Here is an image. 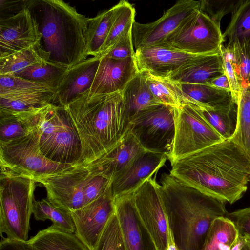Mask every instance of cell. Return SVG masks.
<instances>
[{"instance_id": "ffe728a7", "label": "cell", "mask_w": 250, "mask_h": 250, "mask_svg": "<svg viewBox=\"0 0 250 250\" xmlns=\"http://www.w3.org/2000/svg\"><path fill=\"white\" fill-rule=\"evenodd\" d=\"M101 58L92 56L67 69L54 93L53 104L65 107L72 99L89 90Z\"/></svg>"}, {"instance_id": "3957f363", "label": "cell", "mask_w": 250, "mask_h": 250, "mask_svg": "<svg viewBox=\"0 0 250 250\" xmlns=\"http://www.w3.org/2000/svg\"><path fill=\"white\" fill-rule=\"evenodd\" d=\"M64 107L80 140V164L91 163L108 153L129 131V120L121 92L91 95L88 90Z\"/></svg>"}, {"instance_id": "2e32d148", "label": "cell", "mask_w": 250, "mask_h": 250, "mask_svg": "<svg viewBox=\"0 0 250 250\" xmlns=\"http://www.w3.org/2000/svg\"><path fill=\"white\" fill-rule=\"evenodd\" d=\"M168 160L167 154L146 150L112 180L114 199L131 193L146 180L156 175Z\"/></svg>"}, {"instance_id": "ba28073f", "label": "cell", "mask_w": 250, "mask_h": 250, "mask_svg": "<svg viewBox=\"0 0 250 250\" xmlns=\"http://www.w3.org/2000/svg\"><path fill=\"white\" fill-rule=\"evenodd\" d=\"M32 127L21 137L0 143V168L35 180L77 165L58 163L45 157L40 150L38 134Z\"/></svg>"}, {"instance_id": "f1b7e54d", "label": "cell", "mask_w": 250, "mask_h": 250, "mask_svg": "<svg viewBox=\"0 0 250 250\" xmlns=\"http://www.w3.org/2000/svg\"><path fill=\"white\" fill-rule=\"evenodd\" d=\"M239 237L233 222L226 216L212 222L201 250H231Z\"/></svg>"}, {"instance_id": "d590c367", "label": "cell", "mask_w": 250, "mask_h": 250, "mask_svg": "<svg viewBox=\"0 0 250 250\" xmlns=\"http://www.w3.org/2000/svg\"><path fill=\"white\" fill-rule=\"evenodd\" d=\"M67 69L48 62L30 66L15 75L46 85L56 90Z\"/></svg>"}, {"instance_id": "b9f144b4", "label": "cell", "mask_w": 250, "mask_h": 250, "mask_svg": "<svg viewBox=\"0 0 250 250\" xmlns=\"http://www.w3.org/2000/svg\"><path fill=\"white\" fill-rule=\"evenodd\" d=\"M219 51L223 61L225 73L229 82L231 97L232 100L237 104L242 88L234 67L232 53L227 46L223 45L221 46Z\"/></svg>"}, {"instance_id": "e575fe53", "label": "cell", "mask_w": 250, "mask_h": 250, "mask_svg": "<svg viewBox=\"0 0 250 250\" xmlns=\"http://www.w3.org/2000/svg\"><path fill=\"white\" fill-rule=\"evenodd\" d=\"M227 44L234 42L250 44V0H244L232 14L231 21L223 34Z\"/></svg>"}, {"instance_id": "7bdbcfd3", "label": "cell", "mask_w": 250, "mask_h": 250, "mask_svg": "<svg viewBox=\"0 0 250 250\" xmlns=\"http://www.w3.org/2000/svg\"><path fill=\"white\" fill-rule=\"evenodd\" d=\"M135 52L131 31L120 40L104 56L114 59H124L134 57Z\"/></svg>"}, {"instance_id": "5b68a950", "label": "cell", "mask_w": 250, "mask_h": 250, "mask_svg": "<svg viewBox=\"0 0 250 250\" xmlns=\"http://www.w3.org/2000/svg\"><path fill=\"white\" fill-rule=\"evenodd\" d=\"M45 188L47 199L55 206L71 212L103 194L110 178L95 161L75 165L35 180Z\"/></svg>"}, {"instance_id": "c3c4849f", "label": "cell", "mask_w": 250, "mask_h": 250, "mask_svg": "<svg viewBox=\"0 0 250 250\" xmlns=\"http://www.w3.org/2000/svg\"><path fill=\"white\" fill-rule=\"evenodd\" d=\"M245 243L240 250H250V238L245 237Z\"/></svg>"}, {"instance_id": "836d02e7", "label": "cell", "mask_w": 250, "mask_h": 250, "mask_svg": "<svg viewBox=\"0 0 250 250\" xmlns=\"http://www.w3.org/2000/svg\"><path fill=\"white\" fill-rule=\"evenodd\" d=\"M237 125L231 139L245 151L250 158V77L247 87L242 89L237 101Z\"/></svg>"}, {"instance_id": "9c48e42d", "label": "cell", "mask_w": 250, "mask_h": 250, "mask_svg": "<svg viewBox=\"0 0 250 250\" xmlns=\"http://www.w3.org/2000/svg\"><path fill=\"white\" fill-rule=\"evenodd\" d=\"M224 140L197 105L188 103L175 107V135L168 156L171 164Z\"/></svg>"}, {"instance_id": "d6986e66", "label": "cell", "mask_w": 250, "mask_h": 250, "mask_svg": "<svg viewBox=\"0 0 250 250\" xmlns=\"http://www.w3.org/2000/svg\"><path fill=\"white\" fill-rule=\"evenodd\" d=\"M196 56L165 47L149 46L135 50L134 58L139 72L168 78Z\"/></svg>"}, {"instance_id": "9a60e30c", "label": "cell", "mask_w": 250, "mask_h": 250, "mask_svg": "<svg viewBox=\"0 0 250 250\" xmlns=\"http://www.w3.org/2000/svg\"><path fill=\"white\" fill-rule=\"evenodd\" d=\"M41 38L38 23L27 6L0 18V59L38 44Z\"/></svg>"}, {"instance_id": "bcb514c9", "label": "cell", "mask_w": 250, "mask_h": 250, "mask_svg": "<svg viewBox=\"0 0 250 250\" xmlns=\"http://www.w3.org/2000/svg\"><path fill=\"white\" fill-rule=\"evenodd\" d=\"M208 85L218 89L230 92V86L228 78L225 73L215 78Z\"/></svg>"}, {"instance_id": "83f0119b", "label": "cell", "mask_w": 250, "mask_h": 250, "mask_svg": "<svg viewBox=\"0 0 250 250\" xmlns=\"http://www.w3.org/2000/svg\"><path fill=\"white\" fill-rule=\"evenodd\" d=\"M115 18L108 35L103 44L100 57L104 56L122 38L132 31L135 9L127 1L122 0L115 5Z\"/></svg>"}, {"instance_id": "d4e9b609", "label": "cell", "mask_w": 250, "mask_h": 250, "mask_svg": "<svg viewBox=\"0 0 250 250\" xmlns=\"http://www.w3.org/2000/svg\"><path fill=\"white\" fill-rule=\"evenodd\" d=\"M197 106L224 140L233 137L237 125V105L232 98L213 106Z\"/></svg>"}, {"instance_id": "f546056e", "label": "cell", "mask_w": 250, "mask_h": 250, "mask_svg": "<svg viewBox=\"0 0 250 250\" xmlns=\"http://www.w3.org/2000/svg\"><path fill=\"white\" fill-rule=\"evenodd\" d=\"M141 72L150 91L162 104L179 108L186 103L178 83L168 78L156 76L145 71Z\"/></svg>"}, {"instance_id": "484cf974", "label": "cell", "mask_w": 250, "mask_h": 250, "mask_svg": "<svg viewBox=\"0 0 250 250\" xmlns=\"http://www.w3.org/2000/svg\"><path fill=\"white\" fill-rule=\"evenodd\" d=\"M29 241L34 250H90L75 233L64 232L52 225Z\"/></svg>"}, {"instance_id": "1f68e13d", "label": "cell", "mask_w": 250, "mask_h": 250, "mask_svg": "<svg viewBox=\"0 0 250 250\" xmlns=\"http://www.w3.org/2000/svg\"><path fill=\"white\" fill-rule=\"evenodd\" d=\"M186 102L196 105L213 106L231 98L229 91L206 84L180 83Z\"/></svg>"}, {"instance_id": "ab89813d", "label": "cell", "mask_w": 250, "mask_h": 250, "mask_svg": "<svg viewBox=\"0 0 250 250\" xmlns=\"http://www.w3.org/2000/svg\"><path fill=\"white\" fill-rule=\"evenodd\" d=\"M244 0H200V10L220 26L222 18L234 13Z\"/></svg>"}, {"instance_id": "ac0fdd59", "label": "cell", "mask_w": 250, "mask_h": 250, "mask_svg": "<svg viewBox=\"0 0 250 250\" xmlns=\"http://www.w3.org/2000/svg\"><path fill=\"white\" fill-rule=\"evenodd\" d=\"M114 199L115 213L126 250H157L137 212L131 193Z\"/></svg>"}, {"instance_id": "6da1fadb", "label": "cell", "mask_w": 250, "mask_h": 250, "mask_svg": "<svg viewBox=\"0 0 250 250\" xmlns=\"http://www.w3.org/2000/svg\"><path fill=\"white\" fill-rule=\"evenodd\" d=\"M170 173L202 192L233 204L250 181V158L231 139L224 140L171 164Z\"/></svg>"}, {"instance_id": "7dc6e473", "label": "cell", "mask_w": 250, "mask_h": 250, "mask_svg": "<svg viewBox=\"0 0 250 250\" xmlns=\"http://www.w3.org/2000/svg\"><path fill=\"white\" fill-rule=\"evenodd\" d=\"M245 238L239 236L238 240L232 247L231 250H240L245 243Z\"/></svg>"}, {"instance_id": "f35d334b", "label": "cell", "mask_w": 250, "mask_h": 250, "mask_svg": "<svg viewBox=\"0 0 250 250\" xmlns=\"http://www.w3.org/2000/svg\"><path fill=\"white\" fill-rule=\"evenodd\" d=\"M55 90L46 85L13 75H0V96L42 90Z\"/></svg>"}, {"instance_id": "7a4b0ae2", "label": "cell", "mask_w": 250, "mask_h": 250, "mask_svg": "<svg viewBox=\"0 0 250 250\" xmlns=\"http://www.w3.org/2000/svg\"><path fill=\"white\" fill-rule=\"evenodd\" d=\"M160 192L175 250H201L215 219L226 216L225 202L169 173L160 180Z\"/></svg>"}, {"instance_id": "5bb4252c", "label": "cell", "mask_w": 250, "mask_h": 250, "mask_svg": "<svg viewBox=\"0 0 250 250\" xmlns=\"http://www.w3.org/2000/svg\"><path fill=\"white\" fill-rule=\"evenodd\" d=\"M115 199L111 185L101 195L82 208L71 212L75 234L94 250L110 217L115 213Z\"/></svg>"}, {"instance_id": "4dcf8cb0", "label": "cell", "mask_w": 250, "mask_h": 250, "mask_svg": "<svg viewBox=\"0 0 250 250\" xmlns=\"http://www.w3.org/2000/svg\"><path fill=\"white\" fill-rule=\"evenodd\" d=\"M48 62L40 43L0 59V75H13L34 65Z\"/></svg>"}, {"instance_id": "8fae6325", "label": "cell", "mask_w": 250, "mask_h": 250, "mask_svg": "<svg viewBox=\"0 0 250 250\" xmlns=\"http://www.w3.org/2000/svg\"><path fill=\"white\" fill-rule=\"evenodd\" d=\"M129 130L146 150L168 156L175 135V107L160 104L144 110L130 121Z\"/></svg>"}, {"instance_id": "d6a6232c", "label": "cell", "mask_w": 250, "mask_h": 250, "mask_svg": "<svg viewBox=\"0 0 250 250\" xmlns=\"http://www.w3.org/2000/svg\"><path fill=\"white\" fill-rule=\"evenodd\" d=\"M32 214L37 221L49 220L55 228L75 233V225L70 212L55 206L47 198L34 200Z\"/></svg>"}, {"instance_id": "7c38bea8", "label": "cell", "mask_w": 250, "mask_h": 250, "mask_svg": "<svg viewBox=\"0 0 250 250\" xmlns=\"http://www.w3.org/2000/svg\"><path fill=\"white\" fill-rule=\"evenodd\" d=\"M146 180L131 192V198L144 225L151 235L157 250H171L174 244L156 175Z\"/></svg>"}, {"instance_id": "30bf717a", "label": "cell", "mask_w": 250, "mask_h": 250, "mask_svg": "<svg viewBox=\"0 0 250 250\" xmlns=\"http://www.w3.org/2000/svg\"><path fill=\"white\" fill-rule=\"evenodd\" d=\"M224 41L220 26L199 9L187 18L158 46L206 55L219 52Z\"/></svg>"}, {"instance_id": "8992f818", "label": "cell", "mask_w": 250, "mask_h": 250, "mask_svg": "<svg viewBox=\"0 0 250 250\" xmlns=\"http://www.w3.org/2000/svg\"><path fill=\"white\" fill-rule=\"evenodd\" d=\"M30 120L45 157L58 163L80 164L82 153L80 140L64 107L51 104Z\"/></svg>"}, {"instance_id": "f6af8a7d", "label": "cell", "mask_w": 250, "mask_h": 250, "mask_svg": "<svg viewBox=\"0 0 250 250\" xmlns=\"http://www.w3.org/2000/svg\"><path fill=\"white\" fill-rule=\"evenodd\" d=\"M0 250H34L32 245L28 241H21L1 238Z\"/></svg>"}, {"instance_id": "60d3db41", "label": "cell", "mask_w": 250, "mask_h": 250, "mask_svg": "<svg viewBox=\"0 0 250 250\" xmlns=\"http://www.w3.org/2000/svg\"><path fill=\"white\" fill-rule=\"evenodd\" d=\"M32 130L26 122L10 116H0V143L21 137Z\"/></svg>"}, {"instance_id": "277c9868", "label": "cell", "mask_w": 250, "mask_h": 250, "mask_svg": "<svg viewBox=\"0 0 250 250\" xmlns=\"http://www.w3.org/2000/svg\"><path fill=\"white\" fill-rule=\"evenodd\" d=\"M27 7L38 23L40 44L48 62L68 69L88 58V18L61 0H29Z\"/></svg>"}, {"instance_id": "ee69618b", "label": "cell", "mask_w": 250, "mask_h": 250, "mask_svg": "<svg viewBox=\"0 0 250 250\" xmlns=\"http://www.w3.org/2000/svg\"><path fill=\"white\" fill-rule=\"evenodd\" d=\"M226 217L233 222L239 236L250 238V207L228 213Z\"/></svg>"}, {"instance_id": "44dd1931", "label": "cell", "mask_w": 250, "mask_h": 250, "mask_svg": "<svg viewBox=\"0 0 250 250\" xmlns=\"http://www.w3.org/2000/svg\"><path fill=\"white\" fill-rule=\"evenodd\" d=\"M54 90H42L0 96V116H13L24 122L51 104Z\"/></svg>"}, {"instance_id": "52a82bcc", "label": "cell", "mask_w": 250, "mask_h": 250, "mask_svg": "<svg viewBox=\"0 0 250 250\" xmlns=\"http://www.w3.org/2000/svg\"><path fill=\"white\" fill-rule=\"evenodd\" d=\"M36 182L32 178L0 168V234L28 241Z\"/></svg>"}, {"instance_id": "74e56055", "label": "cell", "mask_w": 250, "mask_h": 250, "mask_svg": "<svg viewBox=\"0 0 250 250\" xmlns=\"http://www.w3.org/2000/svg\"><path fill=\"white\" fill-rule=\"evenodd\" d=\"M94 250H126L115 212L108 221Z\"/></svg>"}, {"instance_id": "cb8c5ba5", "label": "cell", "mask_w": 250, "mask_h": 250, "mask_svg": "<svg viewBox=\"0 0 250 250\" xmlns=\"http://www.w3.org/2000/svg\"><path fill=\"white\" fill-rule=\"evenodd\" d=\"M121 94L129 122L140 112L162 104L150 91L141 72L127 83Z\"/></svg>"}, {"instance_id": "4fadbf2b", "label": "cell", "mask_w": 250, "mask_h": 250, "mask_svg": "<svg viewBox=\"0 0 250 250\" xmlns=\"http://www.w3.org/2000/svg\"><path fill=\"white\" fill-rule=\"evenodd\" d=\"M199 9L200 0H180L155 21L145 24L135 21L132 29L133 47L136 50L160 45L187 18Z\"/></svg>"}, {"instance_id": "4316f807", "label": "cell", "mask_w": 250, "mask_h": 250, "mask_svg": "<svg viewBox=\"0 0 250 250\" xmlns=\"http://www.w3.org/2000/svg\"><path fill=\"white\" fill-rule=\"evenodd\" d=\"M115 10L114 5L94 17L88 18L85 41L88 56L100 57L101 48L112 26Z\"/></svg>"}, {"instance_id": "7402d4cb", "label": "cell", "mask_w": 250, "mask_h": 250, "mask_svg": "<svg viewBox=\"0 0 250 250\" xmlns=\"http://www.w3.org/2000/svg\"><path fill=\"white\" fill-rule=\"evenodd\" d=\"M225 73L220 51L210 55H197L182 65L169 77L180 83L208 84Z\"/></svg>"}, {"instance_id": "e0dca14e", "label": "cell", "mask_w": 250, "mask_h": 250, "mask_svg": "<svg viewBox=\"0 0 250 250\" xmlns=\"http://www.w3.org/2000/svg\"><path fill=\"white\" fill-rule=\"evenodd\" d=\"M138 72L134 57L114 59L102 57L89 89V93L121 92Z\"/></svg>"}, {"instance_id": "603a6c76", "label": "cell", "mask_w": 250, "mask_h": 250, "mask_svg": "<svg viewBox=\"0 0 250 250\" xmlns=\"http://www.w3.org/2000/svg\"><path fill=\"white\" fill-rule=\"evenodd\" d=\"M145 151L146 150L129 130L115 147L99 159L113 179Z\"/></svg>"}, {"instance_id": "8d00e7d4", "label": "cell", "mask_w": 250, "mask_h": 250, "mask_svg": "<svg viewBox=\"0 0 250 250\" xmlns=\"http://www.w3.org/2000/svg\"><path fill=\"white\" fill-rule=\"evenodd\" d=\"M232 53L234 67L242 89L247 87L250 77V44L234 42L226 46Z\"/></svg>"}]
</instances>
